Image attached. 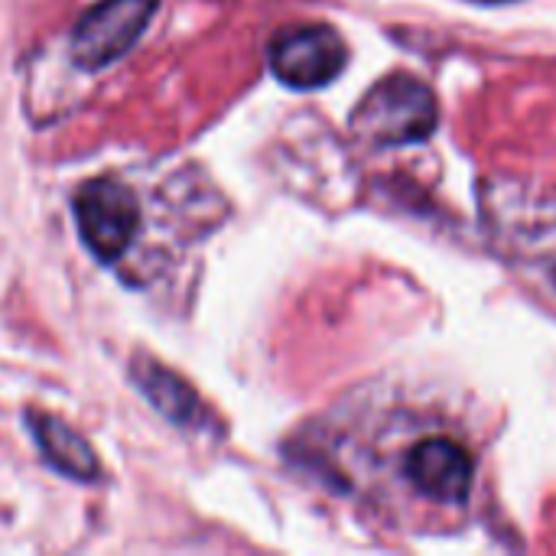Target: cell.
Listing matches in <instances>:
<instances>
[{"mask_svg": "<svg viewBox=\"0 0 556 556\" xmlns=\"http://www.w3.org/2000/svg\"><path fill=\"white\" fill-rule=\"evenodd\" d=\"M134 381H137L140 391L150 397V404H153L160 414H166L173 424H179V427H199V424L208 420V414H205L199 394H195L182 378H176L173 371H166L163 365L140 358V362L134 365Z\"/></svg>", "mask_w": 556, "mask_h": 556, "instance_id": "52a82bcc", "label": "cell"}, {"mask_svg": "<svg viewBox=\"0 0 556 556\" xmlns=\"http://www.w3.org/2000/svg\"><path fill=\"white\" fill-rule=\"evenodd\" d=\"M476 3H511V0H476Z\"/></svg>", "mask_w": 556, "mask_h": 556, "instance_id": "ba28073f", "label": "cell"}, {"mask_svg": "<svg viewBox=\"0 0 556 556\" xmlns=\"http://www.w3.org/2000/svg\"><path fill=\"white\" fill-rule=\"evenodd\" d=\"M437 94L427 81L394 72L381 78L355 108L352 134L368 147H407L437 130Z\"/></svg>", "mask_w": 556, "mask_h": 556, "instance_id": "6da1fadb", "label": "cell"}, {"mask_svg": "<svg viewBox=\"0 0 556 556\" xmlns=\"http://www.w3.org/2000/svg\"><path fill=\"white\" fill-rule=\"evenodd\" d=\"M156 0H101L72 29V55L85 68L117 62L143 33Z\"/></svg>", "mask_w": 556, "mask_h": 556, "instance_id": "277c9868", "label": "cell"}, {"mask_svg": "<svg viewBox=\"0 0 556 556\" xmlns=\"http://www.w3.org/2000/svg\"><path fill=\"white\" fill-rule=\"evenodd\" d=\"M267 55L274 75L300 91L329 85L332 78L342 75L349 62L345 39L326 23H303L277 33Z\"/></svg>", "mask_w": 556, "mask_h": 556, "instance_id": "3957f363", "label": "cell"}, {"mask_svg": "<svg viewBox=\"0 0 556 556\" xmlns=\"http://www.w3.org/2000/svg\"><path fill=\"white\" fill-rule=\"evenodd\" d=\"M72 208L78 235L98 261L114 264L130 251V241L140 228V208L127 182H121L117 176L88 179L75 192Z\"/></svg>", "mask_w": 556, "mask_h": 556, "instance_id": "7a4b0ae2", "label": "cell"}, {"mask_svg": "<svg viewBox=\"0 0 556 556\" xmlns=\"http://www.w3.org/2000/svg\"><path fill=\"white\" fill-rule=\"evenodd\" d=\"M26 420L33 427V437H36L42 456L59 472H65L68 479H81V482H94L101 476V466H98L94 450L65 420H59L52 414H42V410H29Z\"/></svg>", "mask_w": 556, "mask_h": 556, "instance_id": "8992f818", "label": "cell"}, {"mask_svg": "<svg viewBox=\"0 0 556 556\" xmlns=\"http://www.w3.org/2000/svg\"><path fill=\"white\" fill-rule=\"evenodd\" d=\"M404 472L410 485L427 498L443 505H463L476 479V463L456 440L427 437L404 456Z\"/></svg>", "mask_w": 556, "mask_h": 556, "instance_id": "5b68a950", "label": "cell"}]
</instances>
